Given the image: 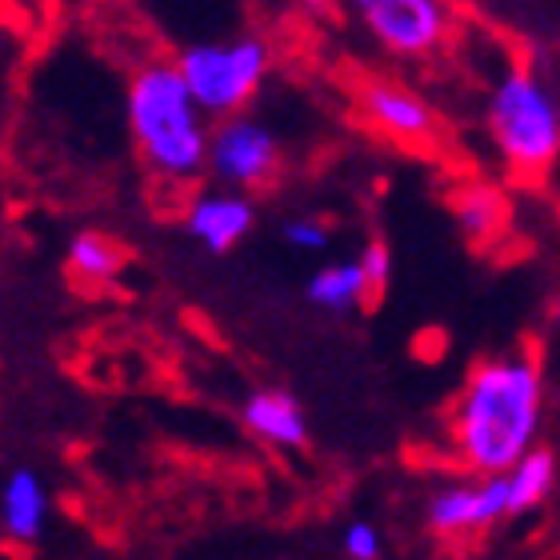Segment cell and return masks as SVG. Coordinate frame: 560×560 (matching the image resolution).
<instances>
[{
	"label": "cell",
	"instance_id": "obj_5",
	"mask_svg": "<svg viewBox=\"0 0 560 560\" xmlns=\"http://www.w3.org/2000/svg\"><path fill=\"white\" fill-rule=\"evenodd\" d=\"M277 164H280L277 137H272L260 120L241 113V117H229L212 129L209 173L217 176L221 185L233 188V192L269 185L272 176H277Z\"/></svg>",
	"mask_w": 560,
	"mask_h": 560
},
{
	"label": "cell",
	"instance_id": "obj_12",
	"mask_svg": "<svg viewBox=\"0 0 560 560\" xmlns=\"http://www.w3.org/2000/svg\"><path fill=\"white\" fill-rule=\"evenodd\" d=\"M304 296L316 304V308H328V313H349V308H361L373 289H369V277H364L361 260H337V265H325L316 269L304 284Z\"/></svg>",
	"mask_w": 560,
	"mask_h": 560
},
{
	"label": "cell",
	"instance_id": "obj_9",
	"mask_svg": "<svg viewBox=\"0 0 560 560\" xmlns=\"http://www.w3.org/2000/svg\"><path fill=\"white\" fill-rule=\"evenodd\" d=\"M361 113L373 120L376 129H385L388 137L400 140H424L436 129L429 101H420L412 89L397 81H364L361 84Z\"/></svg>",
	"mask_w": 560,
	"mask_h": 560
},
{
	"label": "cell",
	"instance_id": "obj_1",
	"mask_svg": "<svg viewBox=\"0 0 560 560\" xmlns=\"http://www.w3.org/2000/svg\"><path fill=\"white\" fill-rule=\"evenodd\" d=\"M545 381L525 352L480 361L453 412V448L477 477H509L537 448Z\"/></svg>",
	"mask_w": 560,
	"mask_h": 560
},
{
	"label": "cell",
	"instance_id": "obj_7",
	"mask_svg": "<svg viewBox=\"0 0 560 560\" xmlns=\"http://www.w3.org/2000/svg\"><path fill=\"white\" fill-rule=\"evenodd\" d=\"M509 513V480L504 477H477V480H453L429 497L424 521L441 537H460L477 528L501 521Z\"/></svg>",
	"mask_w": 560,
	"mask_h": 560
},
{
	"label": "cell",
	"instance_id": "obj_13",
	"mask_svg": "<svg viewBox=\"0 0 560 560\" xmlns=\"http://www.w3.org/2000/svg\"><path fill=\"white\" fill-rule=\"evenodd\" d=\"M453 217L468 241H489V236L501 233L504 217H509V205H504L501 188L465 185L453 197Z\"/></svg>",
	"mask_w": 560,
	"mask_h": 560
},
{
	"label": "cell",
	"instance_id": "obj_2",
	"mask_svg": "<svg viewBox=\"0 0 560 560\" xmlns=\"http://www.w3.org/2000/svg\"><path fill=\"white\" fill-rule=\"evenodd\" d=\"M129 129L156 176L192 180L209 168L212 129L176 60H152L129 81Z\"/></svg>",
	"mask_w": 560,
	"mask_h": 560
},
{
	"label": "cell",
	"instance_id": "obj_19",
	"mask_svg": "<svg viewBox=\"0 0 560 560\" xmlns=\"http://www.w3.org/2000/svg\"><path fill=\"white\" fill-rule=\"evenodd\" d=\"M552 316H557V325H560V296H557V308H552Z\"/></svg>",
	"mask_w": 560,
	"mask_h": 560
},
{
	"label": "cell",
	"instance_id": "obj_6",
	"mask_svg": "<svg viewBox=\"0 0 560 560\" xmlns=\"http://www.w3.org/2000/svg\"><path fill=\"white\" fill-rule=\"evenodd\" d=\"M364 28L376 36V45L397 57H429L448 33V9L441 0H364Z\"/></svg>",
	"mask_w": 560,
	"mask_h": 560
},
{
	"label": "cell",
	"instance_id": "obj_8",
	"mask_svg": "<svg viewBox=\"0 0 560 560\" xmlns=\"http://www.w3.org/2000/svg\"><path fill=\"white\" fill-rule=\"evenodd\" d=\"M257 224V209L245 192H233V188H221V192H200L185 212V229L188 236L205 245L209 253H229L253 233Z\"/></svg>",
	"mask_w": 560,
	"mask_h": 560
},
{
	"label": "cell",
	"instance_id": "obj_15",
	"mask_svg": "<svg viewBox=\"0 0 560 560\" xmlns=\"http://www.w3.org/2000/svg\"><path fill=\"white\" fill-rule=\"evenodd\" d=\"M69 269L81 280H113L125 269V253L101 233H77L69 241Z\"/></svg>",
	"mask_w": 560,
	"mask_h": 560
},
{
	"label": "cell",
	"instance_id": "obj_14",
	"mask_svg": "<svg viewBox=\"0 0 560 560\" xmlns=\"http://www.w3.org/2000/svg\"><path fill=\"white\" fill-rule=\"evenodd\" d=\"M504 480H509V513L537 509L557 485V456L549 448H533Z\"/></svg>",
	"mask_w": 560,
	"mask_h": 560
},
{
	"label": "cell",
	"instance_id": "obj_3",
	"mask_svg": "<svg viewBox=\"0 0 560 560\" xmlns=\"http://www.w3.org/2000/svg\"><path fill=\"white\" fill-rule=\"evenodd\" d=\"M489 132L516 176H540L560 152V101L537 72L513 65L492 84Z\"/></svg>",
	"mask_w": 560,
	"mask_h": 560
},
{
	"label": "cell",
	"instance_id": "obj_17",
	"mask_svg": "<svg viewBox=\"0 0 560 560\" xmlns=\"http://www.w3.org/2000/svg\"><path fill=\"white\" fill-rule=\"evenodd\" d=\"M328 224L316 221V217H301V221H289L284 224V241H289L292 248H301V253H320V248H328Z\"/></svg>",
	"mask_w": 560,
	"mask_h": 560
},
{
	"label": "cell",
	"instance_id": "obj_10",
	"mask_svg": "<svg viewBox=\"0 0 560 560\" xmlns=\"http://www.w3.org/2000/svg\"><path fill=\"white\" fill-rule=\"evenodd\" d=\"M241 420L253 436H260L272 448H301L308 441V420L296 397H289L284 388H257L248 393L241 405Z\"/></svg>",
	"mask_w": 560,
	"mask_h": 560
},
{
	"label": "cell",
	"instance_id": "obj_11",
	"mask_svg": "<svg viewBox=\"0 0 560 560\" xmlns=\"http://www.w3.org/2000/svg\"><path fill=\"white\" fill-rule=\"evenodd\" d=\"M48 521V489L33 468H12L0 489V528L16 545H33L45 533Z\"/></svg>",
	"mask_w": 560,
	"mask_h": 560
},
{
	"label": "cell",
	"instance_id": "obj_4",
	"mask_svg": "<svg viewBox=\"0 0 560 560\" xmlns=\"http://www.w3.org/2000/svg\"><path fill=\"white\" fill-rule=\"evenodd\" d=\"M272 52L260 36H233V40H205L188 45L176 57V69L185 77L188 93L197 96L205 117H241V108L253 101L260 81L269 77Z\"/></svg>",
	"mask_w": 560,
	"mask_h": 560
},
{
	"label": "cell",
	"instance_id": "obj_18",
	"mask_svg": "<svg viewBox=\"0 0 560 560\" xmlns=\"http://www.w3.org/2000/svg\"><path fill=\"white\" fill-rule=\"evenodd\" d=\"M361 269L364 277H369V289H373V296H381L388 284V272H393V257H388V245L385 241H373V245H364L361 257Z\"/></svg>",
	"mask_w": 560,
	"mask_h": 560
},
{
	"label": "cell",
	"instance_id": "obj_16",
	"mask_svg": "<svg viewBox=\"0 0 560 560\" xmlns=\"http://www.w3.org/2000/svg\"><path fill=\"white\" fill-rule=\"evenodd\" d=\"M340 549L349 560H381V533L369 521H352L345 533H340Z\"/></svg>",
	"mask_w": 560,
	"mask_h": 560
}]
</instances>
